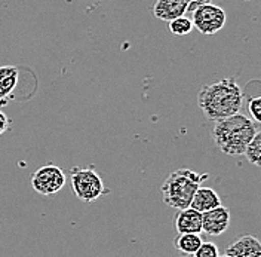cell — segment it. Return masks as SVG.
I'll list each match as a JSON object with an SVG mask.
<instances>
[{
    "label": "cell",
    "mask_w": 261,
    "mask_h": 257,
    "mask_svg": "<svg viewBox=\"0 0 261 257\" xmlns=\"http://www.w3.org/2000/svg\"><path fill=\"white\" fill-rule=\"evenodd\" d=\"M244 103V92L234 78L203 86L199 91L197 104L202 113L214 122L223 121L241 112Z\"/></svg>",
    "instance_id": "cell-1"
},
{
    "label": "cell",
    "mask_w": 261,
    "mask_h": 257,
    "mask_svg": "<svg viewBox=\"0 0 261 257\" xmlns=\"http://www.w3.org/2000/svg\"><path fill=\"white\" fill-rule=\"evenodd\" d=\"M260 129L255 122L242 113H236L230 118L215 122L212 129V138L217 147L230 156L244 155L246 146Z\"/></svg>",
    "instance_id": "cell-2"
},
{
    "label": "cell",
    "mask_w": 261,
    "mask_h": 257,
    "mask_svg": "<svg viewBox=\"0 0 261 257\" xmlns=\"http://www.w3.org/2000/svg\"><path fill=\"white\" fill-rule=\"evenodd\" d=\"M210 178L208 173H196L192 170H177L166 177L162 184L163 202L175 209H184L190 207V202L196 191L203 181Z\"/></svg>",
    "instance_id": "cell-3"
},
{
    "label": "cell",
    "mask_w": 261,
    "mask_h": 257,
    "mask_svg": "<svg viewBox=\"0 0 261 257\" xmlns=\"http://www.w3.org/2000/svg\"><path fill=\"white\" fill-rule=\"evenodd\" d=\"M70 183L71 191L83 202H94L102 195L110 193V189L106 188L102 178L92 168H71Z\"/></svg>",
    "instance_id": "cell-4"
},
{
    "label": "cell",
    "mask_w": 261,
    "mask_h": 257,
    "mask_svg": "<svg viewBox=\"0 0 261 257\" xmlns=\"http://www.w3.org/2000/svg\"><path fill=\"white\" fill-rule=\"evenodd\" d=\"M192 24L202 34H215L226 26V12L223 8L206 3L200 5L192 12Z\"/></svg>",
    "instance_id": "cell-5"
},
{
    "label": "cell",
    "mask_w": 261,
    "mask_h": 257,
    "mask_svg": "<svg viewBox=\"0 0 261 257\" xmlns=\"http://www.w3.org/2000/svg\"><path fill=\"white\" fill-rule=\"evenodd\" d=\"M64 171L54 163L39 168L32 176L33 189L43 196H50V195L58 193L64 188Z\"/></svg>",
    "instance_id": "cell-6"
},
{
    "label": "cell",
    "mask_w": 261,
    "mask_h": 257,
    "mask_svg": "<svg viewBox=\"0 0 261 257\" xmlns=\"http://www.w3.org/2000/svg\"><path fill=\"white\" fill-rule=\"evenodd\" d=\"M230 226V211L220 205L217 208L202 213V230L211 237H220Z\"/></svg>",
    "instance_id": "cell-7"
},
{
    "label": "cell",
    "mask_w": 261,
    "mask_h": 257,
    "mask_svg": "<svg viewBox=\"0 0 261 257\" xmlns=\"http://www.w3.org/2000/svg\"><path fill=\"white\" fill-rule=\"evenodd\" d=\"M227 257H261V244L252 235H244L231 242L226 250Z\"/></svg>",
    "instance_id": "cell-8"
},
{
    "label": "cell",
    "mask_w": 261,
    "mask_h": 257,
    "mask_svg": "<svg viewBox=\"0 0 261 257\" xmlns=\"http://www.w3.org/2000/svg\"><path fill=\"white\" fill-rule=\"evenodd\" d=\"M174 222H175V229L178 233H200L202 232V213L190 207L178 209Z\"/></svg>",
    "instance_id": "cell-9"
},
{
    "label": "cell",
    "mask_w": 261,
    "mask_h": 257,
    "mask_svg": "<svg viewBox=\"0 0 261 257\" xmlns=\"http://www.w3.org/2000/svg\"><path fill=\"white\" fill-rule=\"evenodd\" d=\"M187 12V0H156L153 5V14L158 19L172 21L184 16Z\"/></svg>",
    "instance_id": "cell-10"
},
{
    "label": "cell",
    "mask_w": 261,
    "mask_h": 257,
    "mask_svg": "<svg viewBox=\"0 0 261 257\" xmlns=\"http://www.w3.org/2000/svg\"><path fill=\"white\" fill-rule=\"evenodd\" d=\"M220 205H221V199H220L218 193L206 186H200L196 191L195 196L190 202V208L196 209L199 213H206V211L217 208Z\"/></svg>",
    "instance_id": "cell-11"
},
{
    "label": "cell",
    "mask_w": 261,
    "mask_h": 257,
    "mask_svg": "<svg viewBox=\"0 0 261 257\" xmlns=\"http://www.w3.org/2000/svg\"><path fill=\"white\" fill-rule=\"evenodd\" d=\"M19 78V72L12 65L0 67V104H6L11 98Z\"/></svg>",
    "instance_id": "cell-12"
},
{
    "label": "cell",
    "mask_w": 261,
    "mask_h": 257,
    "mask_svg": "<svg viewBox=\"0 0 261 257\" xmlns=\"http://www.w3.org/2000/svg\"><path fill=\"white\" fill-rule=\"evenodd\" d=\"M202 237L199 233H178L177 238L174 240V245L175 248L189 256H193L197 248L202 245Z\"/></svg>",
    "instance_id": "cell-13"
},
{
    "label": "cell",
    "mask_w": 261,
    "mask_h": 257,
    "mask_svg": "<svg viewBox=\"0 0 261 257\" xmlns=\"http://www.w3.org/2000/svg\"><path fill=\"white\" fill-rule=\"evenodd\" d=\"M245 158L251 163H254L255 167H260L261 165V132L258 131L252 140L249 142V145L246 146L244 152Z\"/></svg>",
    "instance_id": "cell-14"
},
{
    "label": "cell",
    "mask_w": 261,
    "mask_h": 257,
    "mask_svg": "<svg viewBox=\"0 0 261 257\" xmlns=\"http://www.w3.org/2000/svg\"><path fill=\"white\" fill-rule=\"evenodd\" d=\"M192 29H193L192 19L187 16H179V18L169 21V32L175 36H186L192 32Z\"/></svg>",
    "instance_id": "cell-15"
},
{
    "label": "cell",
    "mask_w": 261,
    "mask_h": 257,
    "mask_svg": "<svg viewBox=\"0 0 261 257\" xmlns=\"http://www.w3.org/2000/svg\"><path fill=\"white\" fill-rule=\"evenodd\" d=\"M246 110L251 116V121L257 125L261 122V98L260 97H249L246 100Z\"/></svg>",
    "instance_id": "cell-16"
},
{
    "label": "cell",
    "mask_w": 261,
    "mask_h": 257,
    "mask_svg": "<svg viewBox=\"0 0 261 257\" xmlns=\"http://www.w3.org/2000/svg\"><path fill=\"white\" fill-rule=\"evenodd\" d=\"M195 257H220L218 247L214 242H202V245L197 248Z\"/></svg>",
    "instance_id": "cell-17"
},
{
    "label": "cell",
    "mask_w": 261,
    "mask_h": 257,
    "mask_svg": "<svg viewBox=\"0 0 261 257\" xmlns=\"http://www.w3.org/2000/svg\"><path fill=\"white\" fill-rule=\"evenodd\" d=\"M211 2L212 0H187V12H193L200 5H206Z\"/></svg>",
    "instance_id": "cell-18"
},
{
    "label": "cell",
    "mask_w": 261,
    "mask_h": 257,
    "mask_svg": "<svg viewBox=\"0 0 261 257\" xmlns=\"http://www.w3.org/2000/svg\"><path fill=\"white\" fill-rule=\"evenodd\" d=\"M9 125H11V121L8 119V116L5 113L0 110V135L8 131Z\"/></svg>",
    "instance_id": "cell-19"
},
{
    "label": "cell",
    "mask_w": 261,
    "mask_h": 257,
    "mask_svg": "<svg viewBox=\"0 0 261 257\" xmlns=\"http://www.w3.org/2000/svg\"><path fill=\"white\" fill-rule=\"evenodd\" d=\"M220 257H227V256H226V254H224V256H220Z\"/></svg>",
    "instance_id": "cell-20"
},
{
    "label": "cell",
    "mask_w": 261,
    "mask_h": 257,
    "mask_svg": "<svg viewBox=\"0 0 261 257\" xmlns=\"http://www.w3.org/2000/svg\"><path fill=\"white\" fill-rule=\"evenodd\" d=\"M189 257H190V256H189ZM192 257H195V256H192Z\"/></svg>",
    "instance_id": "cell-21"
}]
</instances>
